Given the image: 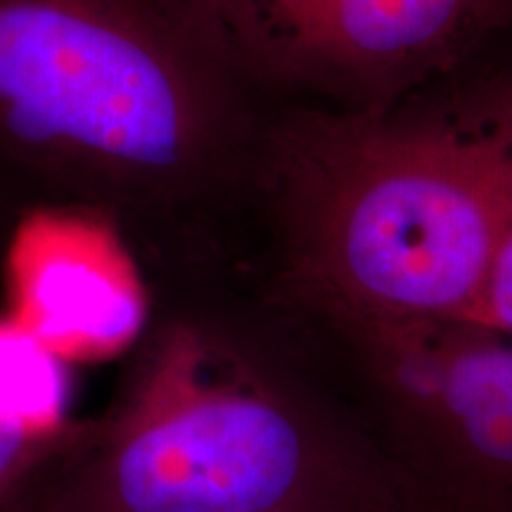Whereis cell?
Masks as SVG:
<instances>
[{"label":"cell","instance_id":"8","mask_svg":"<svg viewBox=\"0 0 512 512\" xmlns=\"http://www.w3.org/2000/svg\"><path fill=\"white\" fill-rule=\"evenodd\" d=\"M460 323L498 332V335H512V211L482 292Z\"/></svg>","mask_w":512,"mask_h":512},{"label":"cell","instance_id":"3","mask_svg":"<svg viewBox=\"0 0 512 512\" xmlns=\"http://www.w3.org/2000/svg\"><path fill=\"white\" fill-rule=\"evenodd\" d=\"M271 105L366 114L512 38V0H197Z\"/></svg>","mask_w":512,"mask_h":512},{"label":"cell","instance_id":"6","mask_svg":"<svg viewBox=\"0 0 512 512\" xmlns=\"http://www.w3.org/2000/svg\"><path fill=\"white\" fill-rule=\"evenodd\" d=\"M425 392L470 472L479 512H512V335L432 323Z\"/></svg>","mask_w":512,"mask_h":512},{"label":"cell","instance_id":"1","mask_svg":"<svg viewBox=\"0 0 512 512\" xmlns=\"http://www.w3.org/2000/svg\"><path fill=\"white\" fill-rule=\"evenodd\" d=\"M512 211V38L380 112L275 105L252 214L275 290L370 330L460 323Z\"/></svg>","mask_w":512,"mask_h":512},{"label":"cell","instance_id":"7","mask_svg":"<svg viewBox=\"0 0 512 512\" xmlns=\"http://www.w3.org/2000/svg\"><path fill=\"white\" fill-rule=\"evenodd\" d=\"M67 363L15 318L0 316V427L46 444L67 415Z\"/></svg>","mask_w":512,"mask_h":512},{"label":"cell","instance_id":"5","mask_svg":"<svg viewBox=\"0 0 512 512\" xmlns=\"http://www.w3.org/2000/svg\"><path fill=\"white\" fill-rule=\"evenodd\" d=\"M3 275L8 316L64 363L107 361L145 325L136 261L114 223L93 211H29L12 233Z\"/></svg>","mask_w":512,"mask_h":512},{"label":"cell","instance_id":"2","mask_svg":"<svg viewBox=\"0 0 512 512\" xmlns=\"http://www.w3.org/2000/svg\"><path fill=\"white\" fill-rule=\"evenodd\" d=\"M271 102L197 0H0V143L157 211H252Z\"/></svg>","mask_w":512,"mask_h":512},{"label":"cell","instance_id":"9","mask_svg":"<svg viewBox=\"0 0 512 512\" xmlns=\"http://www.w3.org/2000/svg\"><path fill=\"white\" fill-rule=\"evenodd\" d=\"M41 446L43 444H38V441H31L22 434L0 427V486L8 482L10 477L19 475V470H24V465L38 456Z\"/></svg>","mask_w":512,"mask_h":512},{"label":"cell","instance_id":"4","mask_svg":"<svg viewBox=\"0 0 512 512\" xmlns=\"http://www.w3.org/2000/svg\"><path fill=\"white\" fill-rule=\"evenodd\" d=\"M204 358L192 335L157 356L102 463L105 512H290L309 477L302 430Z\"/></svg>","mask_w":512,"mask_h":512}]
</instances>
